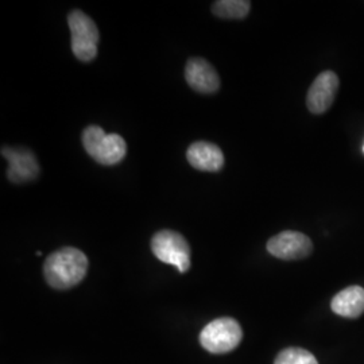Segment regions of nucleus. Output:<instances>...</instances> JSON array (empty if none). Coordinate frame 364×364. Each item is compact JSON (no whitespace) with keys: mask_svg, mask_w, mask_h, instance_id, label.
I'll use <instances>...</instances> for the list:
<instances>
[{"mask_svg":"<svg viewBox=\"0 0 364 364\" xmlns=\"http://www.w3.org/2000/svg\"><path fill=\"white\" fill-rule=\"evenodd\" d=\"M188 162L201 171H219L224 166V154L219 146L209 142H195L188 147Z\"/></svg>","mask_w":364,"mask_h":364,"instance_id":"nucleus-10","label":"nucleus"},{"mask_svg":"<svg viewBox=\"0 0 364 364\" xmlns=\"http://www.w3.org/2000/svg\"><path fill=\"white\" fill-rule=\"evenodd\" d=\"M88 258L75 247H64L50 254L43 264V275L49 287L68 290L77 287L88 272Z\"/></svg>","mask_w":364,"mask_h":364,"instance_id":"nucleus-1","label":"nucleus"},{"mask_svg":"<svg viewBox=\"0 0 364 364\" xmlns=\"http://www.w3.org/2000/svg\"><path fill=\"white\" fill-rule=\"evenodd\" d=\"M338 90V77L331 70L323 72L314 80L306 96V105L313 114H324L332 105Z\"/></svg>","mask_w":364,"mask_h":364,"instance_id":"nucleus-9","label":"nucleus"},{"mask_svg":"<svg viewBox=\"0 0 364 364\" xmlns=\"http://www.w3.org/2000/svg\"><path fill=\"white\" fill-rule=\"evenodd\" d=\"M251 3L247 0H219L212 6V13L223 19H245L250 13Z\"/></svg>","mask_w":364,"mask_h":364,"instance_id":"nucleus-12","label":"nucleus"},{"mask_svg":"<svg viewBox=\"0 0 364 364\" xmlns=\"http://www.w3.org/2000/svg\"><path fill=\"white\" fill-rule=\"evenodd\" d=\"M243 338L240 324L231 317L216 318L200 333V344L210 353L234 351Z\"/></svg>","mask_w":364,"mask_h":364,"instance_id":"nucleus-4","label":"nucleus"},{"mask_svg":"<svg viewBox=\"0 0 364 364\" xmlns=\"http://www.w3.org/2000/svg\"><path fill=\"white\" fill-rule=\"evenodd\" d=\"M1 154L9 161L7 177L10 181L23 183L38 177V161L28 149L6 146L1 149Z\"/></svg>","mask_w":364,"mask_h":364,"instance_id":"nucleus-7","label":"nucleus"},{"mask_svg":"<svg viewBox=\"0 0 364 364\" xmlns=\"http://www.w3.org/2000/svg\"><path fill=\"white\" fill-rule=\"evenodd\" d=\"M82 144L85 151L105 166L117 165L127 153L126 141L119 134H105L99 126H90L84 130Z\"/></svg>","mask_w":364,"mask_h":364,"instance_id":"nucleus-2","label":"nucleus"},{"mask_svg":"<svg viewBox=\"0 0 364 364\" xmlns=\"http://www.w3.org/2000/svg\"><path fill=\"white\" fill-rule=\"evenodd\" d=\"M151 250L158 259L174 266L180 273L191 269V247L178 232L162 230L151 239Z\"/></svg>","mask_w":364,"mask_h":364,"instance_id":"nucleus-5","label":"nucleus"},{"mask_svg":"<svg viewBox=\"0 0 364 364\" xmlns=\"http://www.w3.org/2000/svg\"><path fill=\"white\" fill-rule=\"evenodd\" d=\"M188 85L198 93H215L220 88V77L216 69L204 58H191L185 66Z\"/></svg>","mask_w":364,"mask_h":364,"instance_id":"nucleus-8","label":"nucleus"},{"mask_svg":"<svg viewBox=\"0 0 364 364\" xmlns=\"http://www.w3.org/2000/svg\"><path fill=\"white\" fill-rule=\"evenodd\" d=\"M267 251L279 259H304L312 254V240L301 232L284 231L269 240Z\"/></svg>","mask_w":364,"mask_h":364,"instance_id":"nucleus-6","label":"nucleus"},{"mask_svg":"<svg viewBox=\"0 0 364 364\" xmlns=\"http://www.w3.org/2000/svg\"><path fill=\"white\" fill-rule=\"evenodd\" d=\"M68 23L72 34L73 54L82 63L95 60L100 36L93 19L80 10H73L68 15Z\"/></svg>","mask_w":364,"mask_h":364,"instance_id":"nucleus-3","label":"nucleus"},{"mask_svg":"<svg viewBox=\"0 0 364 364\" xmlns=\"http://www.w3.org/2000/svg\"><path fill=\"white\" fill-rule=\"evenodd\" d=\"M274 364H318V362L311 352L293 347L279 352Z\"/></svg>","mask_w":364,"mask_h":364,"instance_id":"nucleus-13","label":"nucleus"},{"mask_svg":"<svg viewBox=\"0 0 364 364\" xmlns=\"http://www.w3.org/2000/svg\"><path fill=\"white\" fill-rule=\"evenodd\" d=\"M332 311L347 318H358L364 313V289L350 287L335 296L331 304Z\"/></svg>","mask_w":364,"mask_h":364,"instance_id":"nucleus-11","label":"nucleus"},{"mask_svg":"<svg viewBox=\"0 0 364 364\" xmlns=\"http://www.w3.org/2000/svg\"><path fill=\"white\" fill-rule=\"evenodd\" d=\"M363 151H364V147H363Z\"/></svg>","mask_w":364,"mask_h":364,"instance_id":"nucleus-14","label":"nucleus"}]
</instances>
